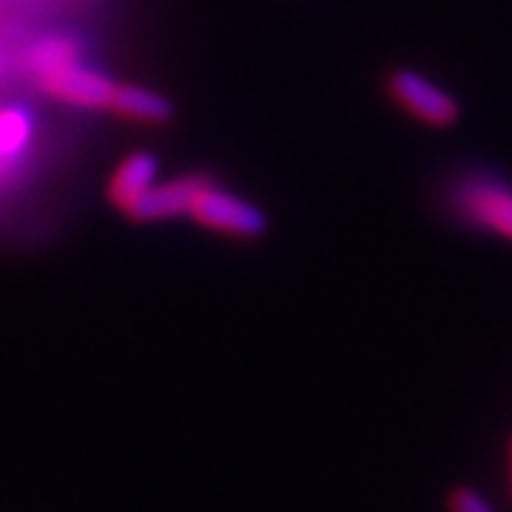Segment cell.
Here are the masks:
<instances>
[{
	"mask_svg": "<svg viewBox=\"0 0 512 512\" xmlns=\"http://www.w3.org/2000/svg\"><path fill=\"white\" fill-rule=\"evenodd\" d=\"M208 183H211L208 174H183L168 183H157L126 217L134 222H163L174 220V217H188L197 194Z\"/></svg>",
	"mask_w": 512,
	"mask_h": 512,
	"instance_id": "cell-5",
	"label": "cell"
},
{
	"mask_svg": "<svg viewBox=\"0 0 512 512\" xmlns=\"http://www.w3.org/2000/svg\"><path fill=\"white\" fill-rule=\"evenodd\" d=\"M109 109L123 120L148 123V126H163L174 117V103L165 94L154 92V89H143V86H131V83L114 86Z\"/></svg>",
	"mask_w": 512,
	"mask_h": 512,
	"instance_id": "cell-7",
	"label": "cell"
},
{
	"mask_svg": "<svg viewBox=\"0 0 512 512\" xmlns=\"http://www.w3.org/2000/svg\"><path fill=\"white\" fill-rule=\"evenodd\" d=\"M382 89L396 109H402L410 120H416L421 126L444 131V128H456L464 117L461 100L456 94L441 89L439 83H433L419 69L390 66L382 74Z\"/></svg>",
	"mask_w": 512,
	"mask_h": 512,
	"instance_id": "cell-3",
	"label": "cell"
},
{
	"mask_svg": "<svg viewBox=\"0 0 512 512\" xmlns=\"http://www.w3.org/2000/svg\"><path fill=\"white\" fill-rule=\"evenodd\" d=\"M29 69L37 86L77 109H109L114 80L80 60V49L72 37H40L29 52Z\"/></svg>",
	"mask_w": 512,
	"mask_h": 512,
	"instance_id": "cell-2",
	"label": "cell"
},
{
	"mask_svg": "<svg viewBox=\"0 0 512 512\" xmlns=\"http://www.w3.org/2000/svg\"><path fill=\"white\" fill-rule=\"evenodd\" d=\"M433 208L441 220L464 231L512 245V180L493 165H450L433 183Z\"/></svg>",
	"mask_w": 512,
	"mask_h": 512,
	"instance_id": "cell-1",
	"label": "cell"
},
{
	"mask_svg": "<svg viewBox=\"0 0 512 512\" xmlns=\"http://www.w3.org/2000/svg\"><path fill=\"white\" fill-rule=\"evenodd\" d=\"M507 456H510V487H512V439H510V450H507Z\"/></svg>",
	"mask_w": 512,
	"mask_h": 512,
	"instance_id": "cell-9",
	"label": "cell"
},
{
	"mask_svg": "<svg viewBox=\"0 0 512 512\" xmlns=\"http://www.w3.org/2000/svg\"><path fill=\"white\" fill-rule=\"evenodd\" d=\"M188 217L208 231L234 239H259L268 234V214L251 200L220 188L214 180L197 194Z\"/></svg>",
	"mask_w": 512,
	"mask_h": 512,
	"instance_id": "cell-4",
	"label": "cell"
},
{
	"mask_svg": "<svg viewBox=\"0 0 512 512\" xmlns=\"http://www.w3.org/2000/svg\"><path fill=\"white\" fill-rule=\"evenodd\" d=\"M157 183H160V160L151 151L140 148V151H131L126 160L114 168L106 194L120 214H128Z\"/></svg>",
	"mask_w": 512,
	"mask_h": 512,
	"instance_id": "cell-6",
	"label": "cell"
},
{
	"mask_svg": "<svg viewBox=\"0 0 512 512\" xmlns=\"http://www.w3.org/2000/svg\"><path fill=\"white\" fill-rule=\"evenodd\" d=\"M447 507H450V512H495L490 501L476 493L473 487H456L447 498Z\"/></svg>",
	"mask_w": 512,
	"mask_h": 512,
	"instance_id": "cell-8",
	"label": "cell"
}]
</instances>
